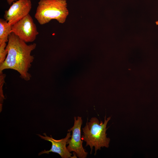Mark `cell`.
I'll return each instance as SVG.
<instances>
[{
	"instance_id": "6da1fadb",
	"label": "cell",
	"mask_w": 158,
	"mask_h": 158,
	"mask_svg": "<svg viewBox=\"0 0 158 158\" xmlns=\"http://www.w3.org/2000/svg\"><path fill=\"white\" fill-rule=\"evenodd\" d=\"M36 47L35 43L28 45L11 33L6 48L8 54L5 61L0 64V72L5 69H13L19 73L22 79L26 81L30 80L31 75L28 71L34 59L31 53Z\"/></svg>"
},
{
	"instance_id": "7a4b0ae2",
	"label": "cell",
	"mask_w": 158,
	"mask_h": 158,
	"mask_svg": "<svg viewBox=\"0 0 158 158\" xmlns=\"http://www.w3.org/2000/svg\"><path fill=\"white\" fill-rule=\"evenodd\" d=\"M109 117L106 119L104 117V123L99 122L96 117H92L88 122V120L85 126L82 128L83 135L82 139L86 142V146H89L91 154L93 147H95V155L98 150H100L101 147H108L110 141L109 138L107 137L106 128L108 122L111 119Z\"/></svg>"
},
{
	"instance_id": "3957f363",
	"label": "cell",
	"mask_w": 158,
	"mask_h": 158,
	"mask_svg": "<svg viewBox=\"0 0 158 158\" xmlns=\"http://www.w3.org/2000/svg\"><path fill=\"white\" fill-rule=\"evenodd\" d=\"M68 14L66 0H40L35 17L41 25L53 19L62 24L65 22Z\"/></svg>"
},
{
	"instance_id": "277c9868",
	"label": "cell",
	"mask_w": 158,
	"mask_h": 158,
	"mask_svg": "<svg viewBox=\"0 0 158 158\" xmlns=\"http://www.w3.org/2000/svg\"><path fill=\"white\" fill-rule=\"evenodd\" d=\"M12 32L26 43L34 41L39 34L29 14L12 26Z\"/></svg>"
},
{
	"instance_id": "5b68a950",
	"label": "cell",
	"mask_w": 158,
	"mask_h": 158,
	"mask_svg": "<svg viewBox=\"0 0 158 158\" xmlns=\"http://www.w3.org/2000/svg\"><path fill=\"white\" fill-rule=\"evenodd\" d=\"M74 124L73 127L68 130V132H72L71 138L67 142V149L70 152H73L79 158L87 157V152L83 148L82 144L83 140L81 138V127L83 121L82 117H74Z\"/></svg>"
},
{
	"instance_id": "8992f818",
	"label": "cell",
	"mask_w": 158,
	"mask_h": 158,
	"mask_svg": "<svg viewBox=\"0 0 158 158\" xmlns=\"http://www.w3.org/2000/svg\"><path fill=\"white\" fill-rule=\"evenodd\" d=\"M31 8L30 0H17L5 11L4 18L12 26L28 14Z\"/></svg>"
},
{
	"instance_id": "52a82bcc",
	"label": "cell",
	"mask_w": 158,
	"mask_h": 158,
	"mask_svg": "<svg viewBox=\"0 0 158 158\" xmlns=\"http://www.w3.org/2000/svg\"><path fill=\"white\" fill-rule=\"evenodd\" d=\"M44 136H42L40 134L37 135L42 139L51 142L52 144L51 149L49 150H44L38 154L40 155L43 154H49L50 152L56 153L59 154L62 158H75V156H72V153L68 150L66 145L67 142L71 137L70 132L67 134L65 138L61 140H56L54 139L50 135V137L47 136L45 133H43Z\"/></svg>"
},
{
	"instance_id": "ba28073f",
	"label": "cell",
	"mask_w": 158,
	"mask_h": 158,
	"mask_svg": "<svg viewBox=\"0 0 158 158\" xmlns=\"http://www.w3.org/2000/svg\"><path fill=\"white\" fill-rule=\"evenodd\" d=\"M12 26L5 19H0V44L8 41V37L11 33Z\"/></svg>"
},
{
	"instance_id": "9c48e42d",
	"label": "cell",
	"mask_w": 158,
	"mask_h": 158,
	"mask_svg": "<svg viewBox=\"0 0 158 158\" xmlns=\"http://www.w3.org/2000/svg\"><path fill=\"white\" fill-rule=\"evenodd\" d=\"M6 75L4 74L3 72H0V110L2 109V103L5 97L4 95L3 87L5 82Z\"/></svg>"
},
{
	"instance_id": "30bf717a",
	"label": "cell",
	"mask_w": 158,
	"mask_h": 158,
	"mask_svg": "<svg viewBox=\"0 0 158 158\" xmlns=\"http://www.w3.org/2000/svg\"><path fill=\"white\" fill-rule=\"evenodd\" d=\"M6 43L0 44V64L5 61L8 54V51L6 49Z\"/></svg>"
},
{
	"instance_id": "8fae6325",
	"label": "cell",
	"mask_w": 158,
	"mask_h": 158,
	"mask_svg": "<svg viewBox=\"0 0 158 158\" xmlns=\"http://www.w3.org/2000/svg\"><path fill=\"white\" fill-rule=\"evenodd\" d=\"M16 0H7V2L9 5H10L14 2V1Z\"/></svg>"
},
{
	"instance_id": "7c38bea8",
	"label": "cell",
	"mask_w": 158,
	"mask_h": 158,
	"mask_svg": "<svg viewBox=\"0 0 158 158\" xmlns=\"http://www.w3.org/2000/svg\"><path fill=\"white\" fill-rule=\"evenodd\" d=\"M155 23L156 25H158V21H156Z\"/></svg>"
}]
</instances>
